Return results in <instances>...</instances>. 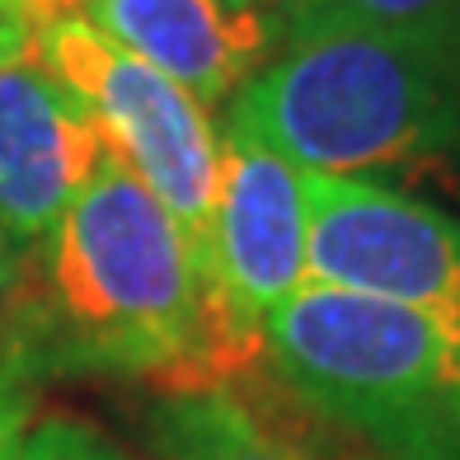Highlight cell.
Masks as SVG:
<instances>
[{
	"label": "cell",
	"instance_id": "cell-1",
	"mask_svg": "<svg viewBox=\"0 0 460 460\" xmlns=\"http://www.w3.org/2000/svg\"><path fill=\"white\" fill-rule=\"evenodd\" d=\"M29 268L48 376L198 390L263 358L226 315L193 240L109 146Z\"/></svg>",
	"mask_w": 460,
	"mask_h": 460
},
{
	"label": "cell",
	"instance_id": "cell-2",
	"mask_svg": "<svg viewBox=\"0 0 460 460\" xmlns=\"http://www.w3.org/2000/svg\"><path fill=\"white\" fill-rule=\"evenodd\" d=\"M301 174L390 179L460 155V38L333 29L278 43L230 113Z\"/></svg>",
	"mask_w": 460,
	"mask_h": 460
},
{
	"label": "cell",
	"instance_id": "cell-3",
	"mask_svg": "<svg viewBox=\"0 0 460 460\" xmlns=\"http://www.w3.org/2000/svg\"><path fill=\"white\" fill-rule=\"evenodd\" d=\"M263 358L376 460H460V315L305 282L268 315Z\"/></svg>",
	"mask_w": 460,
	"mask_h": 460
},
{
	"label": "cell",
	"instance_id": "cell-4",
	"mask_svg": "<svg viewBox=\"0 0 460 460\" xmlns=\"http://www.w3.org/2000/svg\"><path fill=\"white\" fill-rule=\"evenodd\" d=\"M33 52L94 118L99 141L151 188L202 254L221 174V132L202 103L75 10L48 19Z\"/></svg>",
	"mask_w": 460,
	"mask_h": 460
},
{
	"label": "cell",
	"instance_id": "cell-5",
	"mask_svg": "<svg viewBox=\"0 0 460 460\" xmlns=\"http://www.w3.org/2000/svg\"><path fill=\"white\" fill-rule=\"evenodd\" d=\"M305 273L320 287L460 315V217L404 188L305 174Z\"/></svg>",
	"mask_w": 460,
	"mask_h": 460
},
{
	"label": "cell",
	"instance_id": "cell-6",
	"mask_svg": "<svg viewBox=\"0 0 460 460\" xmlns=\"http://www.w3.org/2000/svg\"><path fill=\"white\" fill-rule=\"evenodd\" d=\"M226 315L263 348V324L310 282L305 273V174L226 118L217 207L202 249Z\"/></svg>",
	"mask_w": 460,
	"mask_h": 460
},
{
	"label": "cell",
	"instance_id": "cell-7",
	"mask_svg": "<svg viewBox=\"0 0 460 460\" xmlns=\"http://www.w3.org/2000/svg\"><path fill=\"white\" fill-rule=\"evenodd\" d=\"M99 155L94 118L38 52L0 61V235L24 259L48 244Z\"/></svg>",
	"mask_w": 460,
	"mask_h": 460
},
{
	"label": "cell",
	"instance_id": "cell-8",
	"mask_svg": "<svg viewBox=\"0 0 460 460\" xmlns=\"http://www.w3.org/2000/svg\"><path fill=\"white\" fill-rule=\"evenodd\" d=\"M75 14L170 75L202 109L235 99L278 43L273 14L230 0H75Z\"/></svg>",
	"mask_w": 460,
	"mask_h": 460
},
{
	"label": "cell",
	"instance_id": "cell-9",
	"mask_svg": "<svg viewBox=\"0 0 460 460\" xmlns=\"http://www.w3.org/2000/svg\"><path fill=\"white\" fill-rule=\"evenodd\" d=\"M146 428L160 460H320L230 385L160 390Z\"/></svg>",
	"mask_w": 460,
	"mask_h": 460
},
{
	"label": "cell",
	"instance_id": "cell-10",
	"mask_svg": "<svg viewBox=\"0 0 460 460\" xmlns=\"http://www.w3.org/2000/svg\"><path fill=\"white\" fill-rule=\"evenodd\" d=\"M43 348H38V301L33 268L0 235V460L19 432L33 423V400L43 390Z\"/></svg>",
	"mask_w": 460,
	"mask_h": 460
},
{
	"label": "cell",
	"instance_id": "cell-11",
	"mask_svg": "<svg viewBox=\"0 0 460 460\" xmlns=\"http://www.w3.org/2000/svg\"><path fill=\"white\" fill-rule=\"evenodd\" d=\"M278 43L333 29L460 38V0H273Z\"/></svg>",
	"mask_w": 460,
	"mask_h": 460
},
{
	"label": "cell",
	"instance_id": "cell-12",
	"mask_svg": "<svg viewBox=\"0 0 460 460\" xmlns=\"http://www.w3.org/2000/svg\"><path fill=\"white\" fill-rule=\"evenodd\" d=\"M5 460H132L122 447H113L99 428L80 423L66 413H48L19 432Z\"/></svg>",
	"mask_w": 460,
	"mask_h": 460
},
{
	"label": "cell",
	"instance_id": "cell-13",
	"mask_svg": "<svg viewBox=\"0 0 460 460\" xmlns=\"http://www.w3.org/2000/svg\"><path fill=\"white\" fill-rule=\"evenodd\" d=\"M71 10H75V0H0V61L33 52L38 29Z\"/></svg>",
	"mask_w": 460,
	"mask_h": 460
},
{
	"label": "cell",
	"instance_id": "cell-14",
	"mask_svg": "<svg viewBox=\"0 0 460 460\" xmlns=\"http://www.w3.org/2000/svg\"><path fill=\"white\" fill-rule=\"evenodd\" d=\"M230 5H240V10H273V0H230Z\"/></svg>",
	"mask_w": 460,
	"mask_h": 460
}]
</instances>
